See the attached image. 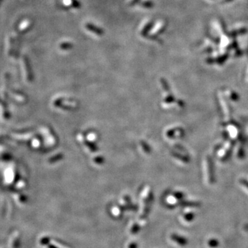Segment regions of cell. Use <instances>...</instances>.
Instances as JSON below:
<instances>
[{
    "mask_svg": "<svg viewBox=\"0 0 248 248\" xmlns=\"http://www.w3.org/2000/svg\"><path fill=\"white\" fill-rule=\"evenodd\" d=\"M203 173L205 181L208 184H212L214 181V173H213L212 163L210 158L206 157L203 161Z\"/></svg>",
    "mask_w": 248,
    "mask_h": 248,
    "instance_id": "1",
    "label": "cell"
},
{
    "mask_svg": "<svg viewBox=\"0 0 248 248\" xmlns=\"http://www.w3.org/2000/svg\"><path fill=\"white\" fill-rule=\"evenodd\" d=\"M232 148V143L228 141L226 143V144L218 152V156L222 159H227L230 154V150Z\"/></svg>",
    "mask_w": 248,
    "mask_h": 248,
    "instance_id": "2",
    "label": "cell"
},
{
    "mask_svg": "<svg viewBox=\"0 0 248 248\" xmlns=\"http://www.w3.org/2000/svg\"><path fill=\"white\" fill-rule=\"evenodd\" d=\"M170 240L172 242H174V244L180 247L185 246L188 243L187 239L183 238V236H179L177 234H172L170 236Z\"/></svg>",
    "mask_w": 248,
    "mask_h": 248,
    "instance_id": "3",
    "label": "cell"
},
{
    "mask_svg": "<svg viewBox=\"0 0 248 248\" xmlns=\"http://www.w3.org/2000/svg\"><path fill=\"white\" fill-rule=\"evenodd\" d=\"M86 29H88V31L92 32V33L96 34L97 35L101 36L104 34V31H103V29H101V28H99V27L94 25V24H90V23L86 24Z\"/></svg>",
    "mask_w": 248,
    "mask_h": 248,
    "instance_id": "4",
    "label": "cell"
},
{
    "mask_svg": "<svg viewBox=\"0 0 248 248\" xmlns=\"http://www.w3.org/2000/svg\"><path fill=\"white\" fill-rule=\"evenodd\" d=\"M219 100L221 102V104L222 105L223 111V112H224L225 117L228 119H230V108H229V106H228V104L227 103V101H225V100L224 99V98H223V97L222 95H220Z\"/></svg>",
    "mask_w": 248,
    "mask_h": 248,
    "instance_id": "5",
    "label": "cell"
},
{
    "mask_svg": "<svg viewBox=\"0 0 248 248\" xmlns=\"http://www.w3.org/2000/svg\"><path fill=\"white\" fill-rule=\"evenodd\" d=\"M228 131L232 139H237L239 136V130L236 126L231 124L228 126Z\"/></svg>",
    "mask_w": 248,
    "mask_h": 248,
    "instance_id": "6",
    "label": "cell"
},
{
    "mask_svg": "<svg viewBox=\"0 0 248 248\" xmlns=\"http://www.w3.org/2000/svg\"><path fill=\"white\" fill-rule=\"evenodd\" d=\"M194 219H195V214H194V213L188 212L182 215L181 221H183V223H185V224H187V223L188 224H189V223H192Z\"/></svg>",
    "mask_w": 248,
    "mask_h": 248,
    "instance_id": "7",
    "label": "cell"
},
{
    "mask_svg": "<svg viewBox=\"0 0 248 248\" xmlns=\"http://www.w3.org/2000/svg\"><path fill=\"white\" fill-rule=\"evenodd\" d=\"M152 26H153V22H152V21H150V22H148L147 24H145L144 28H143V29L141 30V36L146 37L148 35L149 31L151 30V28H152Z\"/></svg>",
    "mask_w": 248,
    "mask_h": 248,
    "instance_id": "8",
    "label": "cell"
},
{
    "mask_svg": "<svg viewBox=\"0 0 248 248\" xmlns=\"http://www.w3.org/2000/svg\"><path fill=\"white\" fill-rule=\"evenodd\" d=\"M227 96L232 101H236L238 100L239 99V97L237 95V94L234 93V92L232 91V90H228V93H227Z\"/></svg>",
    "mask_w": 248,
    "mask_h": 248,
    "instance_id": "9",
    "label": "cell"
},
{
    "mask_svg": "<svg viewBox=\"0 0 248 248\" xmlns=\"http://www.w3.org/2000/svg\"><path fill=\"white\" fill-rule=\"evenodd\" d=\"M59 47H60V48H61L62 50H66L71 49V48L73 47V45H72V44L71 42H62L61 44H60Z\"/></svg>",
    "mask_w": 248,
    "mask_h": 248,
    "instance_id": "10",
    "label": "cell"
},
{
    "mask_svg": "<svg viewBox=\"0 0 248 248\" xmlns=\"http://www.w3.org/2000/svg\"><path fill=\"white\" fill-rule=\"evenodd\" d=\"M156 28H155L153 31V35H155L161 33V32H163V30L165 29V25L162 24H159Z\"/></svg>",
    "mask_w": 248,
    "mask_h": 248,
    "instance_id": "11",
    "label": "cell"
},
{
    "mask_svg": "<svg viewBox=\"0 0 248 248\" xmlns=\"http://www.w3.org/2000/svg\"><path fill=\"white\" fill-rule=\"evenodd\" d=\"M141 6L145 8V9H151L154 6V3L150 0H146V1L142 2Z\"/></svg>",
    "mask_w": 248,
    "mask_h": 248,
    "instance_id": "12",
    "label": "cell"
},
{
    "mask_svg": "<svg viewBox=\"0 0 248 248\" xmlns=\"http://www.w3.org/2000/svg\"><path fill=\"white\" fill-rule=\"evenodd\" d=\"M218 245H219V243L217 241V240L215 239H210L207 242V246L210 248H214V247H217Z\"/></svg>",
    "mask_w": 248,
    "mask_h": 248,
    "instance_id": "13",
    "label": "cell"
},
{
    "mask_svg": "<svg viewBox=\"0 0 248 248\" xmlns=\"http://www.w3.org/2000/svg\"><path fill=\"white\" fill-rule=\"evenodd\" d=\"M240 184H241V187L243 188L245 192H247L248 194V182L247 181H245L244 179L241 180L240 181Z\"/></svg>",
    "mask_w": 248,
    "mask_h": 248,
    "instance_id": "14",
    "label": "cell"
},
{
    "mask_svg": "<svg viewBox=\"0 0 248 248\" xmlns=\"http://www.w3.org/2000/svg\"><path fill=\"white\" fill-rule=\"evenodd\" d=\"M236 156L239 158L243 157V156H244L243 148L242 146H239L238 149H237V151H236Z\"/></svg>",
    "mask_w": 248,
    "mask_h": 248,
    "instance_id": "15",
    "label": "cell"
},
{
    "mask_svg": "<svg viewBox=\"0 0 248 248\" xmlns=\"http://www.w3.org/2000/svg\"><path fill=\"white\" fill-rule=\"evenodd\" d=\"M72 7L75 8V9H79L81 7V4L77 0H71Z\"/></svg>",
    "mask_w": 248,
    "mask_h": 248,
    "instance_id": "16",
    "label": "cell"
},
{
    "mask_svg": "<svg viewBox=\"0 0 248 248\" xmlns=\"http://www.w3.org/2000/svg\"><path fill=\"white\" fill-rule=\"evenodd\" d=\"M140 2V0H130V2H129L128 4L130 5V6H134V5H136L139 3Z\"/></svg>",
    "mask_w": 248,
    "mask_h": 248,
    "instance_id": "17",
    "label": "cell"
},
{
    "mask_svg": "<svg viewBox=\"0 0 248 248\" xmlns=\"http://www.w3.org/2000/svg\"><path fill=\"white\" fill-rule=\"evenodd\" d=\"M128 247L129 248H136L137 247V245L135 243H132Z\"/></svg>",
    "mask_w": 248,
    "mask_h": 248,
    "instance_id": "18",
    "label": "cell"
},
{
    "mask_svg": "<svg viewBox=\"0 0 248 248\" xmlns=\"http://www.w3.org/2000/svg\"><path fill=\"white\" fill-rule=\"evenodd\" d=\"M2 2H3V0H0V5L2 3Z\"/></svg>",
    "mask_w": 248,
    "mask_h": 248,
    "instance_id": "19",
    "label": "cell"
},
{
    "mask_svg": "<svg viewBox=\"0 0 248 248\" xmlns=\"http://www.w3.org/2000/svg\"><path fill=\"white\" fill-rule=\"evenodd\" d=\"M247 79H248V75H247Z\"/></svg>",
    "mask_w": 248,
    "mask_h": 248,
    "instance_id": "20",
    "label": "cell"
}]
</instances>
